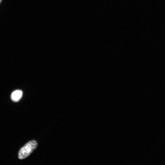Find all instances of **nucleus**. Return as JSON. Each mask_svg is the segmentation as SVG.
I'll return each mask as SVG.
<instances>
[{"instance_id": "obj_1", "label": "nucleus", "mask_w": 165, "mask_h": 165, "mask_svg": "<svg viewBox=\"0 0 165 165\" xmlns=\"http://www.w3.org/2000/svg\"><path fill=\"white\" fill-rule=\"evenodd\" d=\"M38 145L37 142L35 140L29 141L20 149L18 154V158L20 160L26 158L35 151Z\"/></svg>"}, {"instance_id": "obj_2", "label": "nucleus", "mask_w": 165, "mask_h": 165, "mask_svg": "<svg viewBox=\"0 0 165 165\" xmlns=\"http://www.w3.org/2000/svg\"><path fill=\"white\" fill-rule=\"evenodd\" d=\"M22 92L20 90H16L12 93L11 95V98L13 102L18 101L21 98Z\"/></svg>"}, {"instance_id": "obj_3", "label": "nucleus", "mask_w": 165, "mask_h": 165, "mask_svg": "<svg viewBox=\"0 0 165 165\" xmlns=\"http://www.w3.org/2000/svg\"><path fill=\"white\" fill-rule=\"evenodd\" d=\"M2 0H0V4L1 3V2L2 1Z\"/></svg>"}]
</instances>
